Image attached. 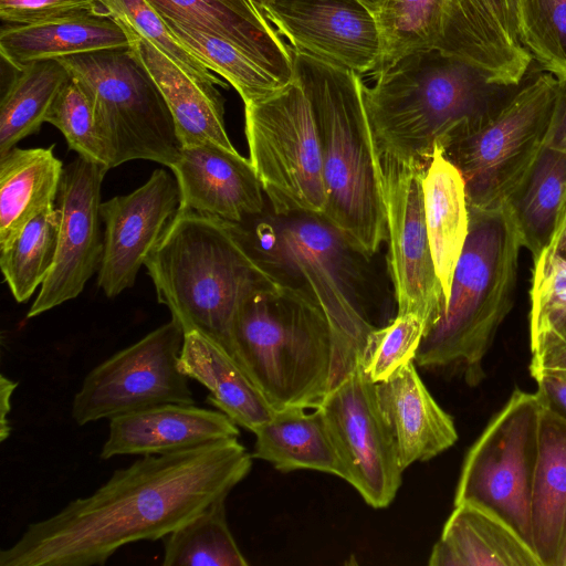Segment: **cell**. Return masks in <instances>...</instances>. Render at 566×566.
Returning <instances> with one entry per match:
<instances>
[{
  "instance_id": "cell-47",
  "label": "cell",
  "mask_w": 566,
  "mask_h": 566,
  "mask_svg": "<svg viewBox=\"0 0 566 566\" xmlns=\"http://www.w3.org/2000/svg\"><path fill=\"white\" fill-rule=\"evenodd\" d=\"M18 386L17 381L1 376L0 380V440L3 442L11 432L8 415L11 410V397Z\"/></svg>"
},
{
  "instance_id": "cell-50",
  "label": "cell",
  "mask_w": 566,
  "mask_h": 566,
  "mask_svg": "<svg viewBox=\"0 0 566 566\" xmlns=\"http://www.w3.org/2000/svg\"><path fill=\"white\" fill-rule=\"evenodd\" d=\"M562 566H566V555H565V558L563 560V565Z\"/></svg>"
},
{
  "instance_id": "cell-17",
  "label": "cell",
  "mask_w": 566,
  "mask_h": 566,
  "mask_svg": "<svg viewBox=\"0 0 566 566\" xmlns=\"http://www.w3.org/2000/svg\"><path fill=\"white\" fill-rule=\"evenodd\" d=\"M179 206L177 180L165 169H155L130 193L102 202L105 230L97 283L106 296L115 297L134 285L139 269Z\"/></svg>"
},
{
  "instance_id": "cell-39",
  "label": "cell",
  "mask_w": 566,
  "mask_h": 566,
  "mask_svg": "<svg viewBox=\"0 0 566 566\" xmlns=\"http://www.w3.org/2000/svg\"><path fill=\"white\" fill-rule=\"evenodd\" d=\"M46 123L63 134L69 148L78 156L112 169L108 148L97 127L92 103L72 77L54 101Z\"/></svg>"
},
{
  "instance_id": "cell-41",
  "label": "cell",
  "mask_w": 566,
  "mask_h": 566,
  "mask_svg": "<svg viewBox=\"0 0 566 566\" xmlns=\"http://www.w3.org/2000/svg\"><path fill=\"white\" fill-rule=\"evenodd\" d=\"M80 13L113 15L103 0H0V18L8 24H28Z\"/></svg>"
},
{
  "instance_id": "cell-2",
  "label": "cell",
  "mask_w": 566,
  "mask_h": 566,
  "mask_svg": "<svg viewBox=\"0 0 566 566\" xmlns=\"http://www.w3.org/2000/svg\"><path fill=\"white\" fill-rule=\"evenodd\" d=\"M253 261L279 286L315 306L328 322L352 370L375 326L373 256L355 249L319 214H276L268 206L241 222L227 221Z\"/></svg>"
},
{
  "instance_id": "cell-6",
  "label": "cell",
  "mask_w": 566,
  "mask_h": 566,
  "mask_svg": "<svg viewBox=\"0 0 566 566\" xmlns=\"http://www.w3.org/2000/svg\"><path fill=\"white\" fill-rule=\"evenodd\" d=\"M469 217L446 310L424 332L415 360L476 386L485 377L483 359L513 306L522 243L505 205L469 208Z\"/></svg>"
},
{
  "instance_id": "cell-11",
  "label": "cell",
  "mask_w": 566,
  "mask_h": 566,
  "mask_svg": "<svg viewBox=\"0 0 566 566\" xmlns=\"http://www.w3.org/2000/svg\"><path fill=\"white\" fill-rule=\"evenodd\" d=\"M542 412L535 392L515 389L468 451L454 493V505L467 503L496 515L532 548Z\"/></svg>"
},
{
  "instance_id": "cell-25",
  "label": "cell",
  "mask_w": 566,
  "mask_h": 566,
  "mask_svg": "<svg viewBox=\"0 0 566 566\" xmlns=\"http://www.w3.org/2000/svg\"><path fill=\"white\" fill-rule=\"evenodd\" d=\"M178 366L209 390L207 401L238 426L254 431L274 409L254 382L221 346L197 331L185 333Z\"/></svg>"
},
{
  "instance_id": "cell-20",
  "label": "cell",
  "mask_w": 566,
  "mask_h": 566,
  "mask_svg": "<svg viewBox=\"0 0 566 566\" xmlns=\"http://www.w3.org/2000/svg\"><path fill=\"white\" fill-rule=\"evenodd\" d=\"M376 394L403 470L417 461L437 457L457 442L452 417L434 400L413 361L376 384Z\"/></svg>"
},
{
  "instance_id": "cell-33",
  "label": "cell",
  "mask_w": 566,
  "mask_h": 566,
  "mask_svg": "<svg viewBox=\"0 0 566 566\" xmlns=\"http://www.w3.org/2000/svg\"><path fill=\"white\" fill-rule=\"evenodd\" d=\"M165 566H247L220 499L163 538Z\"/></svg>"
},
{
  "instance_id": "cell-31",
  "label": "cell",
  "mask_w": 566,
  "mask_h": 566,
  "mask_svg": "<svg viewBox=\"0 0 566 566\" xmlns=\"http://www.w3.org/2000/svg\"><path fill=\"white\" fill-rule=\"evenodd\" d=\"M70 80L59 59L36 61L15 71L0 103V156L40 130Z\"/></svg>"
},
{
  "instance_id": "cell-24",
  "label": "cell",
  "mask_w": 566,
  "mask_h": 566,
  "mask_svg": "<svg viewBox=\"0 0 566 566\" xmlns=\"http://www.w3.org/2000/svg\"><path fill=\"white\" fill-rule=\"evenodd\" d=\"M430 566H542L533 548L503 520L471 504L454 505Z\"/></svg>"
},
{
  "instance_id": "cell-5",
  "label": "cell",
  "mask_w": 566,
  "mask_h": 566,
  "mask_svg": "<svg viewBox=\"0 0 566 566\" xmlns=\"http://www.w3.org/2000/svg\"><path fill=\"white\" fill-rule=\"evenodd\" d=\"M157 300L185 333L197 331L232 356V328L253 293L277 286L253 261L229 223L178 210L146 258Z\"/></svg>"
},
{
  "instance_id": "cell-7",
  "label": "cell",
  "mask_w": 566,
  "mask_h": 566,
  "mask_svg": "<svg viewBox=\"0 0 566 566\" xmlns=\"http://www.w3.org/2000/svg\"><path fill=\"white\" fill-rule=\"evenodd\" d=\"M232 357L274 411L316 409L350 371L324 315L279 285L256 291L241 305Z\"/></svg>"
},
{
  "instance_id": "cell-16",
  "label": "cell",
  "mask_w": 566,
  "mask_h": 566,
  "mask_svg": "<svg viewBox=\"0 0 566 566\" xmlns=\"http://www.w3.org/2000/svg\"><path fill=\"white\" fill-rule=\"evenodd\" d=\"M263 14L293 51L357 74H373L381 57L378 25L358 0H273Z\"/></svg>"
},
{
  "instance_id": "cell-15",
  "label": "cell",
  "mask_w": 566,
  "mask_h": 566,
  "mask_svg": "<svg viewBox=\"0 0 566 566\" xmlns=\"http://www.w3.org/2000/svg\"><path fill=\"white\" fill-rule=\"evenodd\" d=\"M107 171L81 156L64 166L55 201L60 213L55 259L28 318L75 298L98 272L104 250L101 188Z\"/></svg>"
},
{
  "instance_id": "cell-35",
  "label": "cell",
  "mask_w": 566,
  "mask_h": 566,
  "mask_svg": "<svg viewBox=\"0 0 566 566\" xmlns=\"http://www.w3.org/2000/svg\"><path fill=\"white\" fill-rule=\"evenodd\" d=\"M446 0H385L374 14L381 41L377 74L398 59L438 49Z\"/></svg>"
},
{
  "instance_id": "cell-37",
  "label": "cell",
  "mask_w": 566,
  "mask_h": 566,
  "mask_svg": "<svg viewBox=\"0 0 566 566\" xmlns=\"http://www.w3.org/2000/svg\"><path fill=\"white\" fill-rule=\"evenodd\" d=\"M521 45L566 85V0H515Z\"/></svg>"
},
{
  "instance_id": "cell-4",
  "label": "cell",
  "mask_w": 566,
  "mask_h": 566,
  "mask_svg": "<svg viewBox=\"0 0 566 566\" xmlns=\"http://www.w3.org/2000/svg\"><path fill=\"white\" fill-rule=\"evenodd\" d=\"M295 78L306 92L321 142L326 207L323 218L355 249L374 256L387 242L381 157L354 71L293 51Z\"/></svg>"
},
{
  "instance_id": "cell-21",
  "label": "cell",
  "mask_w": 566,
  "mask_h": 566,
  "mask_svg": "<svg viewBox=\"0 0 566 566\" xmlns=\"http://www.w3.org/2000/svg\"><path fill=\"white\" fill-rule=\"evenodd\" d=\"M161 17L231 42L282 83L295 78L293 52L265 15L237 0H146Z\"/></svg>"
},
{
  "instance_id": "cell-42",
  "label": "cell",
  "mask_w": 566,
  "mask_h": 566,
  "mask_svg": "<svg viewBox=\"0 0 566 566\" xmlns=\"http://www.w3.org/2000/svg\"><path fill=\"white\" fill-rule=\"evenodd\" d=\"M542 407L566 421V369H544L532 374Z\"/></svg>"
},
{
  "instance_id": "cell-12",
  "label": "cell",
  "mask_w": 566,
  "mask_h": 566,
  "mask_svg": "<svg viewBox=\"0 0 566 566\" xmlns=\"http://www.w3.org/2000/svg\"><path fill=\"white\" fill-rule=\"evenodd\" d=\"M184 336L171 318L98 364L73 398L72 419L84 426L161 403H195L178 366Z\"/></svg>"
},
{
  "instance_id": "cell-28",
  "label": "cell",
  "mask_w": 566,
  "mask_h": 566,
  "mask_svg": "<svg viewBox=\"0 0 566 566\" xmlns=\"http://www.w3.org/2000/svg\"><path fill=\"white\" fill-rule=\"evenodd\" d=\"M305 408L275 411L253 431L252 458L270 462L281 472L313 470L347 480L346 468L334 444L322 411Z\"/></svg>"
},
{
  "instance_id": "cell-1",
  "label": "cell",
  "mask_w": 566,
  "mask_h": 566,
  "mask_svg": "<svg viewBox=\"0 0 566 566\" xmlns=\"http://www.w3.org/2000/svg\"><path fill=\"white\" fill-rule=\"evenodd\" d=\"M251 468L238 438L143 455L92 494L30 524L0 552V566L104 565L123 546L163 539L227 499Z\"/></svg>"
},
{
  "instance_id": "cell-46",
  "label": "cell",
  "mask_w": 566,
  "mask_h": 566,
  "mask_svg": "<svg viewBox=\"0 0 566 566\" xmlns=\"http://www.w3.org/2000/svg\"><path fill=\"white\" fill-rule=\"evenodd\" d=\"M548 142L556 148L566 153V85L562 91L556 106Z\"/></svg>"
},
{
  "instance_id": "cell-23",
  "label": "cell",
  "mask_w": 566,
  "mask_h": 566,
  "mask_svg": "<svg viewBox=\"0 0 566 566\" xmlns=\"http://www.w3.org/2000/svg\"><path fill=\"white\" fill-rule=\"evenodd\" d=\"M132 36V29L113 15L80 13L8 24L0 32V52L18 71L41 60L128 48Z\"/></svg>"
},
{
  "instance_id": "cell-13",
  "label": "cell",
  "mask_w": 566,
  "mask_h": 566,
  "mask_svg": "<svg viewBox=\"0 0 566 566\" xmlns=\"http://www.w3.org/2000/svg\"><path fill=\"white\" fill-rule=\"evenodd\" d=\"M347 471V482L364 501L387 507L401 484L396 440L379 407L376 384L359 363L317 407Z\"/></svg>"
},
{
  "instance_id": "cell-38",
  "label": "cell",
  "mask_w": 566,
  "mask_h": 566,
  "mask_svg": "<svg viewBox=\"0 0 566 566\" xmlns=\"http://www.w3.org/2000/svg\"><path fill=\"white\" fill-rule=\"evenodd\" d=\"M113 17L145 38L191 77L209 85L228 86L169 29L146 0H103Z\"/></svg>"
},
{
  "instance_id": "cell-30",
  "label": "cell",
  "mask_w": 566,
  "mask_h": 566,
  "mask_svg": "<svg viewBox=\"0 0 566 566\" xmlns=\"http://www.w3.org/2000/svg\"><path fill=\"white\" fill-rule=\"evenodd\" d=\"M565 190L566 153L547 139L528 171L504 202L522 247L532 253L533 263L551 242Z\"/></svg>"
},
{
  "instance_id": "cell-10",
  "label": "cell",
  "mask_w": 566,
  "mask_h": 566,
  "mask_svg": "<svg viewBox=\"0 0 566 566\" xmlns=\"http://www.w3.org/2000/svg\"><path fill=\"white\" fill-rule=\"evenodd\" d=\"M564 86L539 74L483 126L443 149L463 177L469 208L504 205L546 144Z\"/></svg>"
},
{
  "instance_id": "cell-43",
  "label": "cell",
  "mask_w": 566,
  "mask_h": 566,
  "mask_svg": "<svg viewBox=\"0 0 566 566\" xmlns=\"http://www.w3.org/2000/svg\"><path fill=\"white\" fill-rule=\"evenodd\" d=\"M486 4L505 35L521 45L517 36L515 0H485Z\"/></svg>"
},
{
  "instance_id": "cell-36",
  "label": "cell",
  "mask_w": 566,
  "mask_h": 566,
  "mask_svg": "<svg viewBox=\"0 0 566 566\" xmlns=\"http://www.w3.org/2000/svg\"><path fill=\"white\" fill-rule=\"evenodd\" d=\"M530 346L532 357L566 340V258L534 262L531 287Z\"/></svg>"
},
{
  "instance_id": "cell-27",
  "label": "cell",
  "mask_w": 566,
  "mask_h": 566,
  "mask_svg": "<svg viewBox=\"0 0 566 566\" xmlns=\"http://www.w3.org/2000/svg\"><path fill=\"white\" fill-rule=\"evenodd\" d=\"M422 188L431 255L448 303L454 269L468 238L470 217L463 177L442 147L433 150Z\"/></svg>"
},
{
  "instance_id": "cell-26",
  "label": "cell",
  "mask_w": 566,
  "mask_h": 566,
  "mask_svg": "<svg viewBox=\"0 0 566 566\" xmlns=\"http://www.w3.org/2000/svg\"><path fill=\"white\" fill-rule=\"evenodd\" d=\"M532 546L542 566L566 555V421L543 408L531 499Z\"/></svg>"
},
{
  "instance_id": "cell-32",
  "label": "cell",
  "mask_w": 566,
  "mask_h": 566,
  "mask_svg": "<svg viewBox=\"0 0 566 566\" xmlns=\"http://www.w3.org/2000/svg\"><path fill=\"white\" fill-rule=\"evenodd\" d=\"M164 20L213 73L235 88L244 104L264 98L286 85L226 39L169 18Z\"/></svg>"
},
{
  "instance_id": "cell-49",
  "label": "cell",
  "mask_w": 566,
  "mask_h": 566,
  "mask_svg": "<svg viewBox=\"0 0 566 566\" xmlns=\"http://www.w3.org/2000/svg\"><path fill=\"white\" fill-rule=\"evenodd\" d=\"M237 1L247 3L263 13V8L265 6H268L270 2H272L273 0H237Z\"/></svg>"
},
{
  "instance_id": "cell-45",
  "label": "cell",
  "mask_w": 566,
  "mask_h": 566,
  "mask_svg": "<svg viewBox=\"0 0 566 566\" xmlns=\"http://www.w3.org/2000/svg\"><path fill=\"white\" fill-rule=\"evenodd\" d=\"M544 369H566V340L536 357H532L531 375Z\"/></svg>"
},
{
  "instance_id": "cell-22",
  "label": "cell",
  "mask_w": 566,
  "mask_h": 566,
  "mask_svg": "<svg viewBox=\"0 0 566 566\" xmlns=\"http://www.w3.org/2000/svg\"><path fill=\"white\" fill-rule=\"evenodd\" d=\"M130 49L161 92L181 147L214 144L228 150H237L226 129L222 95L214 85L188 75L158 48L134 31Z\"/></svg>"
},
{
  "instance_id": "cell-40",
  "label": "cell",
  "mask_w": 566,
  "mask_h": 566,
  "mask_svg": "<svg viewBox=\"0 0 566 566\" xmlns=\"http://www.w3.org/2000/svg\"><path fill=\"white\" fill-rule=\"evenodd\" d=\"M424 331L423 321L415 314L396 315L387 325L371 331L360 358L369 379L375 384L385 381L413 361Z\"/></svg>"
},
{
  "instance_id": "cell-44",
  "label": "cell",
  "mask_w": 566,
  "mask_h": 566,
  "mask_svg": "<svg viewBox=\"0 0 566 566\" xmlns=\"http://www.w3.org/2000/svg\"><path fill=\"white\" fill-rule=\"evenodd\" d=\"M555 254H560L566 258V190L559 205L553 237L539 258H548Z\"/></svg>"
},
{
  "instance_id": "cell-29",
  "label": "cell",
  "mask_w": 566,
  "mask_h": 566,
  "mask_svg": "<svg viewBox=\"0 0 566 566\" xmlns=\"http://www.w3.org/2000/svg\"><path fill=\"white\" fill-rule=\"evenodd\" d=\"M63 169L54 145L13 147L0 156V250L32 219L55 205Z\"/></svg>"
},
{
  "instance_id": "cell-34",
  "label": "cell",
  "mask_w": 566,
  "mask_h": 566,
  "mask_svg": "<svg viewBox=\"0 0 566 566\" xmlns=\"http://www.w3.org/2000/svg\"><path fill=\"white\" fill-rule=\"evenodd\" d=\"M60 213L53 205L0 250V268L14 300L27 302L46 279L56 253Z\"/></svg>"
},
{
  "instance_id": "cell-18",
  "label": "cell",
  "mask_w": 566,
  "mask_h": 566,
  "mask_svg": "<svg viewBox=\"0 0 566 566\" xmlns=\"http://www.w3.org/2000/svg\"><path fill=\"white\" fill-rule=\"evenodd\" d=\"M169 168L179 187L178 210L241 222L269 206L250 159L238 150L214 144L185 146Z\"/></svg>"
},
{
  "instance_id": "cell-48",
  "label": "cell",
  "mask_w": 566,
  "mask_h": 566,
  "mask_svg": "<svg viewBox=\"0 0 566 566\" xmlns=\"http://www.w3.org/2000/svg\"><path fill=\"white\" fill-rule=\"evenodd\" d=\"M361 2L371 13H376L382 6L385 0H358Z\"/></svg>"
},
{
  "instance_id": "cell-3",
  "label": "cell",
  "mask_w": 566,
  "mask_h": 566,
  "mask_svg": "<svg viewBox=\"0 0 566 566\" xmlns=\"http://www.w3.org/2000/svg\"><path fill=\"white\" fill-rule=\"evenodd\" d=\"M364 85V101L380 156L429 165L489 122L509 99L471 64L439 50L407 54Z\"/></svg>"
},
{
  "instance_id": "cell-8",
  "label": "cell",
  "mask_w": 566,
  "mask_h": 566,
  "mask_svg": "<svg viewBox=\"0 0 566 566\" xmlns=\"http://www.w3.org/2000/svg\"><path fill=\"white\" fill-rule=\"evenodd\" d=\"M90 98L111 168L145 159L168 168L178 140L167 103L130 46L59 57Z\"/></svg>"
},
{
  "instance_id": "cell-9",
  "label": "cell",
  "mask_w": 566,
  "mask_h": 566,
  "mask_svg": "<svg viewBox=\"0 0 566 566\" xmlns=\"http://www.w3.org/2000/svg\"><path fill=\"white\" fill-rule=\"evenodd\" d=\"M250 161L276 214H319L326 188L319 135L311 101L294 78L244 104Z\"/></svg>"
},
{
  "instance_id": "cell-14",
  "label": "cell",
  "mask_w": 566,
  "mask_h": 566,
  "mask_svg": "<svg viewBox=\"0 0 566 566\" xmlns=\"http://www.w3.org/2000/svg\"><path fill=\"white\" fill-rule=\"evenodd\" d=\"M380 157L388 232L387 263L397 315L419 316L427 331L441 317L447 305L426 226L422 180L428 166Z\"/></svg>"
},
{
  "instance_id": "cell-19",
  "label": "cell",
  "mask_w": 566,
  "mask_h": 566,
  "mask_svg": "<svg viewBox=\"0 0 566 566\" xmlns=\"http://www.w3.org/2000/svg\"><path fill=\"white\" fill-rule=\"evenodd\" d=\"M239 434L238 424L222 411L161 403L109 419L99 458L166 454Z\"/></svg>"
}]
</instances>
